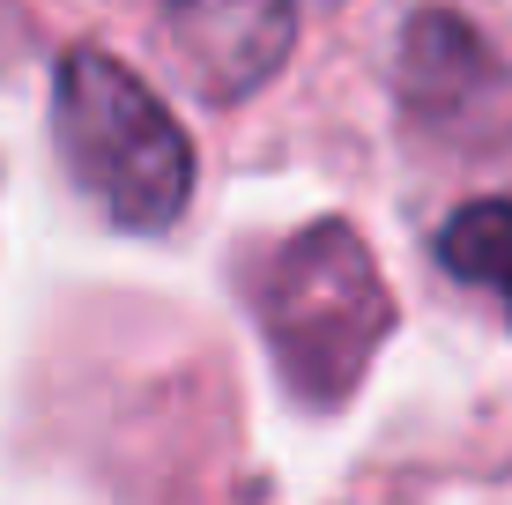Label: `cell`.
<instances>
[{"mask_svg":"<svg viewBox=\"0 0 512 505\" xmlns=\"http://www.w3.org/2000/svg\"><path fill=\"white\" fill-rule=\"evenodd\" d=\"M52 142L67 179L90 194L119 231H171L193 194V142L171 104L127 60L75 45L52 75Z\"/></svg>","mask_w":512,"mask_h":505,"instance_id":"cell-1","label":"cell"},{"mask_svg":"<svg viewBox=\"0 0 512 505\" xmlns=\"http://www.w3.org/2000/svg\"><path fill=\"white\" fill-rule=\"evenodd\" d=\"M438 260L512 312V201H461L438 231Z\"/></svg>","mask_w":512,"mask_h":505,"instance_id":"cell-4","label":"cell"},{"mask_svg":"<svg viewBox=\"0 0 512 505\" xmlns=\"http://www.w3.org/2000/svg\"><path fill=\"white\" fill-rule=\"evenodd\" d=\"M260 327L305 402H342L364 379V364L379 357L386 327H394V298H386L364 238L342 216L305 223L290 238L268 275H260Z\"/></svg>","mask_w":512,"mask_h":505,"instance_id":"cell-2","label":"cell"},{"mask_svg":"<svg viewBox=\"0 0 512 505\" xmlns=\"http://www.w3.org/2000/svg\"><path fill=\"white\" fill-rule=\"evenodd\" d=\"M164 30L186 75L216 104H238L290 60L297 0H171Z\"/></svg>","mask_w":512,"mask_h":505,"instance_id":"cell-3","label":"cell"}]
</instances>
